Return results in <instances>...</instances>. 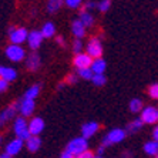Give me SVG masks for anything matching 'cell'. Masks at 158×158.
Listing matches in <instances>:
<instances>
[{
  "label": "cell",
  "instance_id": "38",
  "mask_svg": "<svg viewBox=\"0 0 158 158\" xmlns=\"http://www.w3.org/2000/svg\"><path fill=\"white\" fill-rule=\"evenodd\" d=\"M104 151H106V147H98V150H97V154L96 155H100V157H103V154H104Z\"/></svg>",
  "mask_w": 158,
  "mask_h": 158
},
{
  "label": "cell",
  "instance_id": "29",
  "mask_svg": "<svg viewBox=\"0 0 158 158\" xmlns=\"http://www.w3.org/2000/svg\"><path fill=\"white\" fill-rule=\"evenodd\" d=\"M110 6H111L110 0H101V2L97 4V9H98L100 11H107L108 9H110Z\"/></svg>",
  "mask_w": 158,
  "mask_h": 158
},
{
  "label": "cell",
  "instance_id": "25",
  "mask_svg": "<svg viewBox=\"0 0 158 158\" xmlns=\"http://www.w3.org/2000/svg\"><path fill=\"white\" fill-rule=\"evenodd\" d=\"M144 110V104H143V100L141 98H132L130 101V111L137 114V113H141Z\"/></svg>",
  "mask_w": 158,
  "mask_h": 158
},
{
  "label": "cell",
  "instance_id": "6",
  "mask_svg": "<svg viewBox=\"0 0 158 158\" xmlns=\"http://www.w3.org/2000/svg\"><path fill=\"white\" fill-rule=\"evenodd\" d=\"M87 54L93 60L101 59V56H103V44H101L100 39H97V37L90 39V41L87 43Z\"/></svg>",
  "mask_w": 158,
  "mask_h": 158
},
{
  "label": "cell",
  "instance_id": "5",
  "mask_svg": "<svg viewBox=\"0 0 158 158\" xmlns=\"http://www.w3.org/2000/svg\"><path fill=\"white\" fill-rule=\"evenodd\" d=\"M6 56L10 61H22L23 59H26V52L23 46H17V44H9L6 47Z\"/></svg>",
  "mask_w": 158,
  "mask_h": 158
},
{
  "label": "cell",
  "instance_id": "27",
  "mask_svg": "<svg viewBox=\"0 0 158 158\" xmlns=\"http://www.w3.org/2000/svg\"><path fill=\"white\" fill-rule=\"evenodd\" d=\"M91 81H93V84L97 85V87H103V85H106V83H107V77L104 74H94Z\"/></svg>",
  "mask_w": 158,
  "mask_h": 158
},
{
  "label": "cell",
  "instance_id": "10",
  "mask_svg": "<svg viewBox=\"0 0 158 158\" xmlns=\"http://www.w3.org/2000/svg\"><path fill=\"white\" fill-rule=\"evenodd\" d=\"M43 34H41V31H39V30H33V31H30L29 33V37H27V44H29V47L33 50V52H36L37 48L41 46V41H43Z\"/></svg>",
  "mask_w": 158,
  "mask_h": 158
},
{
  "label": "cell",
  "instance_id": "39",
  "mask_svg": "<svg viewBox=\"0 0 158 158\" xmlns=\"http://www.w3.org/2000/svg\"><path fill=\"white\" fill-rule=\"evenodd\" d=\"M56 41H57V44H60V46H64V39H63L61 36L56 37Z\"/></svg>",
  "mask_w": 158,
  "mask_h": 158
},
{
  "label": "cell",
  "instance_id": "3",
  "mask_svg": "<svg viewBox=\"0 0 158 158\" xmlns=\"http://www.w3.org/2000/svg\"><path fill=\"white\" fill-rule=\"evenodd\" d=\"M127 137V131L123 128H113L111 131H108V134H106V137L103 138V143L101 145L103 147H110V145H114L124 141V138Z\"/></svg>",
  "mask_w": 158,
  "mask_h": 158
},
{
  "label": "cell",
  "instance_id": "15",
  "mask_svg": "<svg viewBox=\"0 0 158 158\" xmlns=\"http://www.w3.org/2000/svg\"><path fill=\"white\" fill-rule=\"evenodd\" d=\"M40 66H41V59L36 52H33L31 54H29L26 57V67L30 71H36Z\"/></svg>",
  "mask_w": 158,
  "mask_h": 158
},
{
  "label": "cell",
  "instance_id": "44",
  "mask_svg": "<svg viewBox=\"0 0 158 158\" xmlns=\"http://www.w3.org/2000/svg\"><path fill=\"white\" fill-rule=\"evenodd\" d=\"M2 141H3V137H0V145H2Z\"/></svg>",
  "mask_w": 158,
  "mask_h": 158
},
{
  "label": "cell",
  "instance_id": "22",
  "mask_svg": "<svg viewBox=\"0 0 158 158\" xmlns=\"http://www.w3.org/2000/svg\"><path fill=\"white\" fill-rule=\"evenodd\" d=\"M143 125H144V123L141 121V118H137V120H134V121L127 124L125 131H127V134H135L137 131H140V130L143 128Z\"/></svg>",
  "mask_w": 158,
  "mask_h": 158
},
{
  "label": "cell",
  "instance_id": "20",
  "mask_svg": "<svg viewBox=\"0 0 158 158\" xmlns=\"http://www.w3.org/2000/svg\"><path fill=\"white\" fill-rule=\"evenodd\" d=\"M144 152L150 157H157L158 155V143L154 140L151 141H147L144 144Z\"/></svg>",
  "mask_w": 158,
  "mask_h": 158
},
{
  "label": "cell",
  "instance_id": "8",
  "mask_svg": "<svg viewBox=\"0 0 158 158\" xmlns=\"http://www.w3.org/2000/svg\"><path fill=\"white\" fill-rule=\"evenodd\" d=\"M19 108H20V103H13L11 106H9L7 108H4V110L0 113V127H3L6 123L10 121L11 118H15Z\"/></svg>",
  "mask_w": 158,
  "mask_h": 158
},
{
  "label": "cell",
  "instance_id": "12",
  "mask_svg": "<svg viewBox=\"0 0 158 158\" xmlns=\"http://www.w3.org/2000/svg\"><path fill=\"white\" fill-rule=\"evenodd\" d=\"M98 128H100V125H98V123H96V121L84 123V124L81 125V137L85 138V140H88L90 137H93L98 131Z\"/></svg>",
  "mask_w": 158,
  "mask_h": 158
},
{
  "label": "cell",
  "instance_id": "28",
  "mask_svg": "<svg viewBox=\"0 0 158 158\" xmlns=\"http://www.w3.org/2000/svg\"><path fill=\"white\" fill-rule=\"evenodd\" d=\"M77 76L78 77H81L83 80H91L93 76H94V73L91 71V69H83V70H77Z\"/></svg>",
  "mask_w": 158,
  "mask_h": 158
},
{
  "label": "cell",
  "instance_id": "13",
  "mask_svg": "<svg viewBox=\"0 0 158 158\" xmlns=\"http://www.w3.org/2000/svg\"><path fill=\"white\" fill-rule=\"evenodd\" d=\"M23 145H24V141L19 140V138H15V140H11L7 143V145H6V154L10 155V157H15V155H17L20 151H22Z\"/></svg>",
  "mask_w": 158,
  "mask_h": 158
},
{
  "label": "cell",
  "instance_id": "36",
  "mask_svg": "<svg viewBox=\"0 0 158 158\" xmlns=\"http://www.w3.org/2000/svg\"><path fill=\"white\" fill-rule=\"evenodd\" d=\"M97 4H98V3H96V2H85L84 6H85V9H88V10H91V9L97 7Z\"/></svg>",
  "mask_w": 158,
  "mask_h": 158
},
{
  "label": "cell",
  "instance_id": "33",
  "mask_svg": "<svg viewBox=\"0 0 158 158\" xmlns=\"http://www.w3.org/2000/svg\"><path fill=\"white\" fill-rule=\"evenodd\" d=\"M96 157V154L93 152V151H90V150H87V151H84L83 154H80V155H77L76 158H94Z\"/></svg>",
  "mask_w": 158,
  "mask_h": 158
},
{
  "label": "cell",
  "instance_id": "17",
  "mask_svg": "<svg viewBox=\"0 0 158 158\" xmlns=\"http://www.w3.org/2000/svg\"><path fill=\"white\" fill-rule=\"evenodd\" d=\"M71 33H73L74 37L78 39V40H80L81 37L85 36V26L80 22V20H78V19L71 23Z\"/></svg>",
  "mask_w": 158,
  "mask_h": 158
},
{
  "label": "cell",
  "instance_id": "23",
  "mask_svg": "<svg viewBox=\"0 0 158 158\" xmlns=\"http://www.w3.org/2000/svg\"><path fill=\"white\" fill-rule=\"evenodd\" d=\"M39 93H40V85L34 84L27 88L26 93H24V96H23V98L24 100H36L37 96H39Z\"/></svg>",
  "mask_w": 158,
  "mask_h": 158
},
{
  "label": "cell",
  "instance_id": "19",
  "mask_svg": "<svg viewBox=\"0 0 158 158\" xmlns=\"http://www.w3.org/2000/svg\"><path fill=\"white\" fill-rule=\"evenodd\" d=\"M26 147H27V150H29L30 152H36V151H39L40 150V147H41V138L40 137L31 135L29 140L26 141Z\"/></svg>",
  "mask_w": 158,
  "mask_h": 158
},
{
  "label": "cell",
  "instance_id": "41",
  "mask_svg": "<svg viewBox=\"0 0 158 158\" xmlns=\"http://www.w3.org/2000/svg\"><path fill=\"white\" fill-rule=\"evenodd\" d=\"M123 158H131V152L130 151H124L123 152Z\"/></svg>",
  "mask_w": 158,
  "mask_h": 158
},
{
  "label": "cell",
  "instance_id": "24",
  "mask_svg": "<svg viewBox=\"0 0 158 158\" xmlns=\"http://www.w3.org/2000/svg\"><path fill=\"white\" fill-rule=\"evenodd\" d=\"M78 20H80L83 24H84L85 27H90L94 24V19H93V16L90 15V11L87 10H83L80 13V16H78Z\"/></svg>",
  "mask_w": 158,
  "mask_h": 158
},
{
  "label": "cell",
  "instance_id": "43",
  "mask_svg": "<svg viewBox=\"0 0 158 158\" xmlns=\"http://www.w3.org/2000/svg\"><path fill=\"white\" fill-rule=\"evenodd\" d=\"M63 87H64V84H63V83H61V84H59V87H57V88H59V90H61Z\"/></svg>",
  "mask_w": 158,
  "mask_h": 158
},
{
  "label": "cell",
  "instance_id": "45",
  "mask_svg": "<svg viewBox=\"0 0 158 158\" xmlns=\"http://www.w3.org/2000/svg\"><path fill=\"white\" fill-rule=\"evenodd\" d=\"M94 158H104V157H100V155H96V157H94Z\"/></svg>",
  "mask_w": 158,
  "mask_h": 158
},
{
  "label": "cell",
  "instance_id": "4",
  "mask_svg": "<svg viewBox=\"0 0 158 158\" xmlns=\"http://www.w3.org/2000/svg\"><path fill=\"white\" fill-rule=\"evenodd\" d=\"M29 33L30 31H27V29H24V27H15V26L9 27V39H10V43L22 46V43H26L27 41Z\"/></svg>",
  "mask_w": 158,
  "mask_h": 158
},
{
  "label": "cell",
  "instance_id": "42",
  "mask_svg": "<svg viewBox=\"0 0 158 158\" xmlns=\"http://www.w3.org/2000/svg\"><path fill=\"white\" fill-rule=\"evenodd\" d=\"M0 158H13V157H10V155H7L4 152V154H0Z\"/></svg>",
  "mask_w": 158,
  "mask_h": 158
},
{
  "label": "cell",
  "instance_id": "9",
  "mask_svg": "<svg viewBox=\"0 0 158 158\" xmlns=\"http://www.w3.org/2000/svg\"><path fill=\"white\" fill-rule=\"evenodd\" d=\"M73 64L77 70H83V69H90L93 64V59L87 53H80V54L74 56Z\"/></svg>",
  "mask_w": 158,
  "mask_h": 158
},
{
  "label": "cell",
  "instance_id": "7",
  "mask_svg": "<svg viewBox=\"0 0 158 158\" xmlns=\"http://www.w3.org/2000/svg\"><path fill=\"white\" fill-rule=\"evenodd\" d=\"M140 118L144 124H155V123H158V108L152 106L144 107Z\"/></svg>",
  "mask_w": 158,
  "mask_h": 158
},
{
  "label": "cell",
  "instance_id": "11",
  "mask_svg": "<svg viewBox=\"0 0 158 158\" xmlns=\"http://www.w3.org/2000/svg\"><path fill=\"white\" fill-rule=\"evenodd\" d=\"M29 131L31 135L39 137V134L44 131V121L40 117H33L29 121Z\"/></svg>",
  "mask_w": 158,
  "mask_h": 158
},
{
  "label": "cell",
  "instance_id": "1",
  "mask_svg": "<svg viewBox=\"0 0 158 158\" xmlns=\"http://www.w3.org/2000/svg\"><path fill=\"white\" fill-rule=\"evenodd\" d=\"M13 130H15V134H16V138L22 141H27L31 137L29 131V123L26 121L24 117H17L15 118V123H13Z\"/></svg>",
  "mask_w": 158,
  "mask_h": 158
},
{
  "label": "cell",
  "instance_id": "34",
  "mask_svg": "<svg viewBox=\"0 0 158 158\" xmlns=\"http://www.w3.org/2000/svg\"><path fill=\"white\" fill-rule=\"evenodd\" d=\"M77 80H78V76H76V74H70V76L66 78V83H69V84H76Z\"/></svg>",
  "mask_w": 158,
  "mask_h": 158
},
{
  "label": "cell",
  "instance_id": "30",
  "mask_svg": "<svg viewBox=\"0 0 158 158\" xmlns=\"http://www.w3.org/2000/svg\"><path fill=\"white\" fill-rule=\"evenodd\" d=\"M148 94H150L151 98L158 100V84H152L148 88Z\"/></svg>",
  "mask_w": 158,
  "mask_h": 158
},
{
  "label": "cell",
  "instance_id": "35",
  "mask_svg": "<svg viewBox=\"0 0 158 158\" xmlns=\"http://www.w3.org/2000/svg\"><path fill=\"white\" fill-rule=\"evenodd\" d=\"M7 87H9V83L6 80H2L0 78V91H6L7 90Z\"/></svg>",
  "mask_w": 158,
  "mask_h": 158
},
{
  "label": "cell",
  "instance_id": "31",
  "mask_svg": "<svg viewBox=\"0 0 158 158\" xmlns=\"http://www.w3.org/2000/svg\"><path fill=\"white\" fill-rule=\"evenodd\" d=\"M81 50H83V43H81V40L76 39V40H74V43H73V52H74V54H76V56L80 54Z\"/></svg>",
  "mask_w": 158,
  "mask_h": 158
},
{
  "label": "cell",
  "instance_id": "37",
  "mask_svg": "<svg viewBox=\"0 0 158 158\" xmlns=\"http://www.w3.org/2000/svg\"><path fill=\"white\" fill-rule=\"evenodd\" d=\"M152 138H154V141H157L158 143V125L152 130Z\"/></svg>",
  "mask_w": 158,
  "mask_h": 158
},
{
  "label": "cell",
  "instance_id": "2",
  "mask_svg": "<svg viewBox=\"0 0 158 158\" xmlns=\"http://www.w3.org/2000/svg\"><path fill=\"white\" fill-rule=\"evenodd\" d=\"M87 150H88V141L85 140V138H83V137L73 138L66 147V152L71 154L73 157H77V155L83 154V152Z\"/></svg>",
  "mask_w": 158,
  "mask_h": 158
},
{
  "label": "cell",
  "instance_id": "18",
  "mask_svg": "<svg viewBox=\"0 0 158 158\" xmlns=\"http://www.w3.org/2000/svg\"><path fill=\"white\" fill-rule=\"evenodd\" d=\"M90 69H91V71L94 74H104V71L107 69V63L103 57L101 59H96V60H93V64Z\"/></svg>",
  "mask_w": 158,
  "mask_h": 158
},
{
  "label": "cell",
  "instance_id": "46",
  "mask_svg": "<svg viewBox=\"0 0 158 158\" xmlns=\"http://www.w3.org/2000/svg\"><path fill=\"white\" fill-rule=\"evenodd\" d=\"M155 158H158V155H157V157H155Z\"/></svg>",
  "mask_w": 158,
  "mask_h": 158
},
{
  "label": "cell",
  "instance_id": "40",
  "mask_svg": "<svg viewBox=\"0 0 158 158\" xmlns=\"http://www.w3.org/2000/svg\"><path fill=\"white\" fill-rule=\"evenodd\" d=\"M60 158H76V157H73L71 154H69V152H66V151H64V152L60 155Z\"/></svg>",
  "mask_w": 158,
  "mask_h": 158
},
{
  "label": "cell",
  "instance_id": "14",
  "mask_svg": "<svg viewBox=\"0 0 158 158\" xmlns=\"http://www.w3.org/2000/svg\"><path fill=\"white\" fill-rule=\"evenodd\" d=\"M34 108H36V103H34V100H24L23 98L22 101H20L19 113L22 114V117H29V115L33 114Z\"/></svg>",
  "mask_w": 158,
  "mask_h": 158
},
{
  "label": "cell",
  "instance_id": "16",
  "mask_svg": "<svg viewBox=\"0 0 158 158\" xmlns=\"http://www.w3.org/2000/svg\"><path fill=\"white\" fill-rule=\"evenodd\" d=\"M16 77H17V73H16L15 69L0 66V78L2 80H6L7 83H10V81L16 80Z\"/></svg>",
  "mask_w": 158,
  "mask_h": 158
},
{
  "label": "cell",
  "instance_id": "26",
  "mask_svg": "<svg viewBox=\"0 0 158 158\" xmlns=\"http://www.w3.org/2000/svg\"><path fill=\"white\" fill-rule=\"evenodd\" d=\"M61 6H63L61 0H50V2H47V11L48 13H56Z\"/></svg>",
  "mask_w": 158,
  "mask_h": 158
},
{
  "label": "cell",
  "instance_id": "32",
  "mask_svg": "<svg viewBox=\"0 0 158 158\" xmlns=\"http://www.w3.org/2000/svg\"><path fill=\"white\" fill-rule=\"evenodd\" d=\"M64 4H66L69 9H78L81 6V2L80 0H66Z\"/></svg>",
  "mask_w": 158,
  "mask_h": 158
},
{
  "label": "cell",
  "instance_id": "21",
  "mask_svg": "<svg viewBox=\"0 0 158 158\" xmlns=\"http://www.w3.org/2000/svg\"><path fill=\"white\" fill-rule=\"evenodd\" d=\"M41 34H43L44 39H50V37H53L56 34V26L53 24L52 22H47L44 23L43 27H41Z\"/></svg>",
  "mask_w": 158,
  "mask_h": 158
}]
</instances>
